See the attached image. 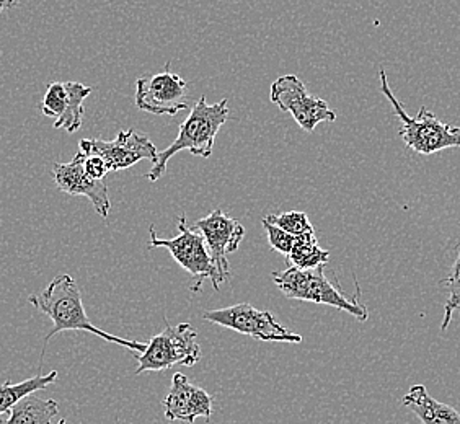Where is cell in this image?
<instances>
[{
	"label": "cell",
	"mask_w": 460,
	"mask_h": 424,
	"mask_svg": "<svg viewBox=\"0 0 460 424\" xmlns=\"http://www.w3.org/2000/svg\"><path fill=\"white\" fill-rule=\"evenodd\" d=\"M441 286H444L449 294L444 305V320L441 325V331H446L451 323L452 314L456 310H460V243L457 247V258L452 266L451 276L441 281Z\"/></svg>",
	"instance_id": "cell-20"
},
{
	"label": "cell",
	"mask_w": 460,
	"mask_h": 424,
	"mask_svg": "<svg viewBox=\"0 0 460 424\" xmlns=\"http://www.w3.org/2000/svg\"><path fill=\"white\" fill-rule=\"evenodd\" d=\"M136 106L152 115L175 116L190 108L188 84L170 71V62L159 74H147L136 80Z\"/></svg>",
	"instance_id": "cell-9"
},
{
	"label": "cell",
	"mask_w": 460,
	"mask_h": 424,
	"mask_svg": "<svg viewBox=\"0 0 460 424\" xmlns=\"http://www.w3.org/2000/svg\"><path fill=\"white\" fill-rule=\"evenodd\" d=\"M58 380V372L51 371L49 374H38L31 379L12 384L10 380L0 385V416L9 413L12 408L17 405L20 400L33 395L38 390H45Z\"/></svg>",
	"instance_id": "cell-17"
},
{
	"label": "cell",
	"mask_w": 460,
	"mask_h": 424,
	"mask_svg": "<svg viewBox=\"0 0 460 424\" xmlns=\"http://www.w3.org/2000/svg\"><path fill=\"white\" fill-rule=\"evenodd\" d=\"M116 424H123V423H121V421H119V420H116Z\"/></svg>",
	"instance_id": "cell-25"
},
{
	"label": "cell",
	"mask_w": 460,
	"mask_h": 424,
	"mask_svg": "<svg viewBox=\"0 0 460 424\" xmlns=\"http://www.w3.org/2000/svg\"><path fill=\"white\" fill-rule=\"evenodd\" d=\"M17 4L18 0H0V13L5 12V10L12 9V7H15Z\"/></svg>",
	"instance_id": "cell-23"
},
{
	"label": "cell",
	"mask_w": 460,
	"mask_h": 424,
	"mask_svg": "<svg viewBox=\"0 0 460 424\" xmlns=\"http://www.w3.org/2000/svg\"><path fill=\"white\" fill-rule=\"evenodd\" d=\"M193 227L204 237L221 284L227 283L230 274L227 255L239 250L240 242L245 237L243 225L222 209H214L203 219L196 221Z\"/></svg>",
	"instance_id": "cell-11"
},
{
	"label": "cell",
	"mask_w": 460,
	"mask_h": 424,
	"mask_svg": "<svg viewBox=\"0 0 460 424\" xmlns=\"http://www.w3.org/2000/svg\"><path fill=\"white\" fill-rule=\"evenodd\" d=\"M178 234L175 239H159L154 225L149 227V248H165L170 255L177 261L178 265L191 274L195 279V286L191 291L198 292L203 286L204 279H211L216 291L221 289V279L216 269L211 253L204 242V237L195 229L186 224V216L181 214L178 219Z\"/></svg>",
	"instance_id": "cell-5"
},
{
	"label": "cell",
	"mask_w": 460,
	"mask_h": 424,
	"mask_svg": "<svg viewBox=\"0 0 460 424\" xmlns=\"http://www.w3.org/2000/svg\"><path fill=\"white\" fill-rule=\"evenodd\" d=\"M84 170L93 180H103L110 173V167L105 160L98 155H85V154H84Z\"/></svg>",
	"instance_id": "cell-22"
},
{
	"label": "cell",
	"mask_w": 460,
	"mask_h": 424,
	"mask_svg": "<svg viewBox=\"0 0 460 424\" xmlns=\"http://www.w3.org/2000/svg\"><path fill=\"white\" fill-rule=\"evenodd\" d=\"M28 302L53 320V328L46 335L45 345H48L49 340L58 333L72 330V331H87L92 335L100 336L105 341L129 348L136 353H142L147 346L141 341L111 335L95 327L85 314L79 286L74 281L71 274L56 276L45 291L30 296Z\"/></svg>",
	"instance_id": "cell-1"
},
{
	"label": "cell",
	"mask_w": 460,
	"mask_h": 424,
	"mask_svg": "<svg viewBox=\"0 0 460 424\" xmlns=\"http://www.w3.org/2000/svg\"><path fill=\"white\" fill-rule=\"evenodd\" d=\"M58 424H66V420H61V421H59Z\"/></svg>",
	"instance_id": "cell-24"
},
{
	"label": "cell",
	"mask_w": 460,
	"mask_h": 424,
	"mask_svg": "<svg viewBox=\"0 0 460 424\" xmlns=\"http://www.w3.org/2000/svg\"><path fill=\"white\" fill-rule=\"evenodd\" d=\"M92 87L80 82H54L46 90L40 110L48 118H54V129L77 133L85 115V100Z\"/></svg>",
	"instance_id": "cell-12"
},
{
	"label": "cell",
	"mask_w": 460,
	"mask_h": 424,
	"mask_svg": "<svg viewBox=\"0 0 460 424\" xmlns=\"http://www.w3.org/2000/svg\"><path fill=\"white\" fill-rule=\"evenodd\" d=\"M323 268L325 266H319L314 269H297L288 266L284 271L273 273V279L278 289L283 292L288 299L335 307L353 315L359 322H366L369 318V312L359 301V283H354L356 292L353 296H348L337 279L335 283L328 279Z\"/></svg>",
	"instance_id": "cell-3"
},
{
	"label": "cell",
	"mask_w": 460,
	"mask_h": 424,
	"mask_svg": "<svg viewBox=\"0 0 460 424\" xmlns=\"http://www.w3.org/2000/svg\"><path fill=\"white\" fill-rule=\"evenodd\" d=\"M204 320L234 330L242 335L252 336L260 341L271 343H301L302 336L278 323L268 310H258L250 304H237L226 309L204 312Z\"/></svg>",
	"instance_id": "cell-7"
},
{
	"label": "cell",
	"mask_w": 460,
	"mask_h": 424,
	"mask_svg": "<svg viewBox=\"0 0 460 424\" xmlns=\"http://www.w3.org/2000/svg\"><path fill=\"white\" fill-rule=\"evenodd\" d=\"M381 92L394 106V111L400 119V137L405 142L408 149L421 154L433 155L436 152L446 151L451 147H460V128L454 124H446L429 111L426 106H421L418 115L410 116L402 105L399 98L394 95L390 89L387 74L381 67Z\"/></svg>",
	"instance_id": "cell-4"
},
{
	"label": "cell",
	"mask_w": 460,
	"mask_h": 424,
	"mask_svg": "<svg viewBox=\"0 0 460 424\" xmlns=\"http://www.w3.org/2000/svg\"><path fill=\"white\" fill-rule=\"evenodd\" d=\"M266 221L275 224L276 227L291 234L294 237H302L307 234H315V229L309 221V216L302 211H288L283 214L266 216Z\"/></svg>",
	"instance_id": "cell-19"
},
{
	"label": "cell",
	"mask_w": 460,
	"mask_h": 424,
	"mask_svg": "<svg viewBox=\"0 0 460 424\" xmlns=\"http://www.w3.org/2000/svg\"><path fill=\"white\" fill-rule=\"evenodd\" d=\"M58 413L59 405L56 400L28 395L10 410L9 418L0 421V424H53Z\"/></svg>",
	"instance_id": "cell-16"
},
{
	"label": "cell",
	"mask_w": 460,
	"mask_h": 424,
	"mask_svg": "<svg viewBox=\"0 0 460 424\" xmlns=\"http://www.w3.org/2000/svg\"><path fill=\"white\" fill-rule=\"evenodd\" d=\"M80 152L85 155H98L105 160L110 172H119L133 167L141 160H151L155 163L159 151L146 134L136 133L134 129L119 131L113 141L103 139H82Z\"/></svg>",
	"instance_id": "cell-10"
},
{
	"label": "cell",
	"mask_w": 460,
	"mask_h": 424,
	"mask_svg": "<svg viewBox=\"0 0 460 424\" xmlns=\"http://www.w3.org/2000/svg\"><path fill=\"white\" fill-rule=\"evenodd\" d=\"M402 403L423 424H460L459 411L431 397L425 385H413Z\"/></svg>",
	"instance_id": "cell-15"
},
{
	"label": "cell",
	"mask_w": 460,
	"mask_h": 424,
	"mask_svg": "<svg viewBox=\"0 0 460 424\" xmlns=\"http://www.w3.org/2000/svg\"><path fill=\"white\" fill-rule=\"evenodd\" d=\"M271 102L297 121L304 131L312 133L319 124L333 123L337 113L325 100L310 95L297 75L288 74L271 84Z\"/></svg>",
	"instance_id": "cell-8"
},
{
	"label": "cell",
	"mask_w": 460,
	"mask_h": 424,
	"mask_svg": "<svg viewBox=\"0 0 460 424\" xmlns=\"http://www.w3.org/2000/svg\"><path fill=\"white\" fill-rule=\"evenodd\" d=\"M229 119V102L222 98L219 103L209 105L206 97L196 102L195 108L180 126L177 139L165 151L159 152V159L147 172L149 181H157L165 175L169 160L178 152H191L196 157L208 159L214 151V142L222 126Z\"/></svg>",
	"instance_id": "cell-2"
},
{
	"label": "cell",
	"mask_w": 460,
	"mask_h": 424,
	"mask_svg": "<svg viewBox=\"0 0 460 424\" xmlns=\"http://www.w3.org/2000/svg\"><path fill=\"white\" fill-rule=\"evenodd\" d=\"M164 410L169 421L193 424L199 416L209 421L213 415L214 400L206 390L196 387L186 375L177 372L172 379L167 397L164 398Z\"/></svg>",
	"instance_id": "cell-14"
},
{
	"label": "cell",
	"mask_w": 460,
	"mask_h": 424,
	"mask_svg": "<svg viewBox=\"0 0 460 424\" xmlns=\"http://www.w3.org/2000/svg\"><path fill=\"white\" fill-rule=\"evenodd\" d=\"M154 336L142 353L136 354L139 366L137 374L160 372L175 366L191 367L201 359V348L198 343V333L190 323H180L177 327L169 325Z\"/></svg>",
	"instance_id": "cell-6"
},
{
	"label": "cell",
	"mask_w": 460,
	"mask_h": 424,
	"mask_svg": "<svg viewBox=\"0 0 460 424\" xmlns=\"http://www.w3.org/2000/svg\"><path fill=\"white\" fill-rule=\"evenodd\" d=\"M330 258V252L320 247L315 234H307L302 237H296L291 253L286 257L289 268L297 269H314L319 266H325Z\"/></svg>",
	"instance_id": "cell-18"
},
{
	"label": "cell",
	"mask_w": 460,
	"mask_h": 424,
	"mask_svg": "<svg viewBox=\"0 0 460 424\" xmlns=\"http://www.w3.org/2000/svg\"><path fill=\"white\" fill-rule=\"evenodd\" d=\"M53 178L62 193L89 198L98 216L107 217L111 209L107 183L103 180H93L85 173L82 152H77L69 163H54Z\"/></svg>",
	"instance_id": "cell-13"
},
{
	"label": "cell",
	"mask_w": 460,
	"mask_h": 424,
	"mask_svg": "<svg viewBox=\"0 0 460 424\" xmlns=\"http://www.w3.org/2000/svg\"><path fill=\"white\" fill-rule=\"evenodd\" d=\"M261 224H263V229L266 230V235H268V243L275 248L278 253L288 257L291 253L292 247H294L296 237L291 235V234H288V232H284L283 229L276 227L275 224H271V222H268L266 219H263Z\"/></svg>",
	"instance_id": "cell-21"
}]
</instances>
